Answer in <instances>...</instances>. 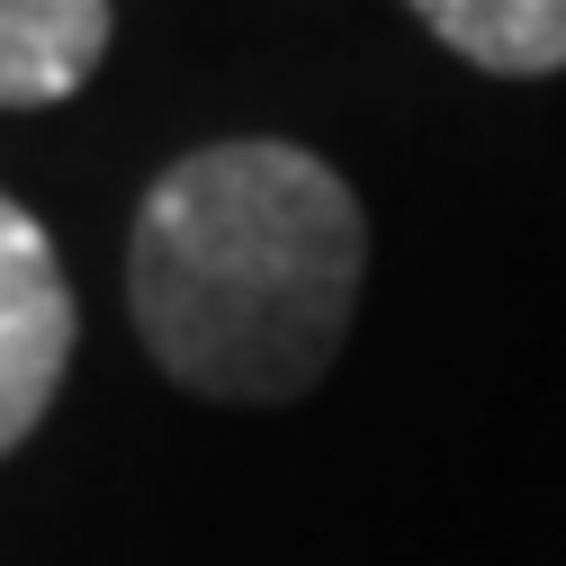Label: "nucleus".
<instances>
[{"label":"nucleus","mask_w":566,"mask_h":566,"mask_svg":"<svg viewBox=\"0 0 566 566\" xmlns=\"http://www.w3.org/2000/svg\"><path fill=\"white\" fill-rule=\"evenodd\" d=\"M369 217L289 135L180 154L126 243V315L154 369L207 405H297L360 315Z\"/></svg>","instance_id":"nucleus-1"},{"label":"nucleus","mask_w":566,"mask_h":566,"mask_svg":"<svg viewBox=\"0 0 566 566\" xmlns=\"http://www.w3.org/2000/svg\"><path fill=\"white\" fill-rule=\"evenodd\" d=\"M63 369H73V279L45 226L0 189V459L45 422Z\"/></svg>","instance_id":"nucleus-2"},{"label":"nucleus","mask_w":566,"mask_h":566,"mask_svg":"<svg viewBox=\"0 0 566 566\" xmlns=\"http://www.w3.org/2000/svg\"><path fill=\"white\" fill-rule=\"evenodd\" d=\"M108 54V0H0V108L73 99Z\"/></svg>","instance_id":"nucleus-3"},{"label":"nucleus","mask_w":566,"mask_h":566,"mask_svg":"<svg viewBox=\"0 0 566 566\" xmlns=\"http://www.w3.org/2000/svg\"><path fill=\"white\" fill-rule=\"evenodd\" d=\"M413 19L476 73L539 82L566 73V0H413Z\"/></svg>","instance_id":"nucleus-4"}]
</instances>
